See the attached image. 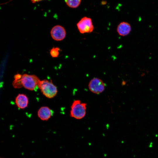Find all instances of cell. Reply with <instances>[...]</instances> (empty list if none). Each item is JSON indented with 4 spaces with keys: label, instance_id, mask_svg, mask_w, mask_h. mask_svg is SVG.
<instances>
[{
    "label": "cell",
    "instance_id": "6",
    "mask_svg": "<svg viewBox=\"0 0 158 158\" xmlns=\"http://www.w3.org/2000/svg\"><path fill=\"white\" fill-rule=\"evenodd\" d=\"M50 33L52 38L57 41H60L63 40L66 34V31L64 27L59 25L52 28Z\"/></svg>",
    "mask_w": 158,
    "mask_h": 158
},
{
    "label": "cell",
    "instance_id": "4",
    "mask_svg": "<svg viewBox=\"0 0 158 158\" xmlns=\"http://www.w3.org/2000/svg\"><path fill=\"white\" fill-rule=\"evenodd\" d=\"M77 26L81 34L91 32L94 29L91 19L87 17L82 18L77 23Z\"/></svg>",
    "mask_w": 158,
    "mask_h": 158
},
{
    "label": "cell",
    "instance_id": "5",
    "mask_svg": "<svg viewBox=\"0 0 158 158\" xmlns=\"http://www.w3.org/2000/svg\"><path fill=\"white\" fill-rule=\"evenodd\" d=\"M105 86L102 80L97 78L91 79L88 84V87L90 91L97 94L101 93L104 90Z\"/></svg>",
    "mask_w": 158,
    "mask_h": 158
},
{
    "label": "cell",
    "instance_id": "2",
    "mask_svg": "<svg viewBox=\"0 0 158 158\" xmlns=\"http://www.w3.org/2000/svg\"><path fill=\"white\" fill-rule=\"evenodd\" d=\"M86 105L80 100H74L71 106V116L78 119L83 118L86 114Z\"/></svg>",
    "mask_w": 158,
    "mask_h": 158
},
{
    "label": "cell",
    "instance_id": "8",
    "mask_svg": "<svg viewBox=\"0 0 158 158\" xmlns=\"http://www.w3.org/2000/svg\"><path fill=\"white\" fill-rule=\"evenodd\" d=\"M53 111L47 107H40L37 112L38 117L42 120L47 121L52 116Z\"/></svg>",
    "mask_w": 158,
    "mask_h": 158
},
{
    "label": "cell",
    "instance_id": "11",
    "mask_svg": "<svg viewBox=\"0 0 158 158\" xmlns=\"http://www.w3.org/2000/svg\"><path fill=\"white\" fill-rule=\"evenodd\" d=\"M60 50L58 47H53L50 51V54L52 57L56 58L58 57Z\"/></svg>",
    "mask_w": 158,
    "mask_h": 158
},
{
    "label": "cell",
    "instance_id": "10",
    "mask_svg": "<svg viewBox=\"0 0 158 158\" xmlns=\"http://www.w3.org/2000/svg\"><path fill=\"white\" fill-rule=\"evenodd\" d=\"M81 0H65L68 6L72 8L78 7L80 4Z\"/></svg>",
    "mask_w": 158,
    "mask_h": 158
},
{
    "label": "cell",
    "instance_id": "7",
    "mask_svg": "<svg viewBox=\"0 0 158 158\" xmlns=\"http://www.w3.org/2000/svg\"><path fill=\"white\" fill-rule=\"evenodd\" d=\"M131 30L130 25L126 22H121L118 25L117 31L118 34L122 36H125L129 35Z\"/></svg>",
    "mask_w": 158,
    "mask_h": 158
},
{
    "label": "cell",
    "instance_id": "3",
    "mask_svg": "<svg viewBox=\"0 0 158 158\" xmlns=\"http://www.w3.org/2000/svg\"><path fill=\"white\" fill-rule=\"evenodd\" d=\"M40 80L36 75L27 74H24L22 75L20 79L22 86L30 90H33L35 89L37 86Z\"/></svg>",
    "mask_w": 158,
    "mask_h": 158
},
{
    "label": "cell",
    "instance_id": "9",
    "mask_svg": "<svg viewBox=\"0 0 158 158\" xmlns=\"http://www.w3.org/2000/svg\"><path fill=\"white\" fill-rule=\"evenodd\" d=\"M15 103L17 107L20 109H24L27 107L28 99L25 94H19L16 97Z\"/></svg>",
    "mask_w": 158,
    "mask_h": 158
},
{
    "label": "cell",
    "instance_id": "12",
    "mask_svg": "<svg viewBox=\"0 0 158 158\" xmlns=\"http://www.w3.org/2000/svg\"><path fill=\"white\" fill-rule=\"evenodd\" d=\"M42 0H30L31 2L32 3H36L37 2H40Z\"/></svg>",
    "mask_w": 158,
    "mask_h": 158
},
{
    "label": "cell",
    "instance_id": "1",
    "mask_svg": "<svg viewBox=\"0 0 158 158\" xmlns=\"http://www.w3.org/2000/svg\"><path fill=\"white\" fill-rule=\"evenodd\" d=\"M37 87L44 95L49 98L54 97L57 93V87L51 81H49L46 79L40 80Z\"/></svg>",
    "mask_w": 158,
    "mask_h": 158
}]
</instances>
